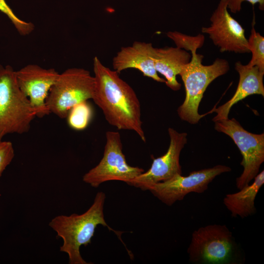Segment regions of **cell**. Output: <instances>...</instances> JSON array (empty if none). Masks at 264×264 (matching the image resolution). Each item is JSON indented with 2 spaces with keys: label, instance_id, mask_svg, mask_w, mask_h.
I'll list each match as a JSON object with an SVG mask.
<instances>
[{
  "label": "cell",
  "instance_id": "cell-1",
  "mask_svg": "<svg viewBox=\"0 0 264 264\" xmlns=\"http://www.w3.org/2000/svg\"><path fill=\"white\" fill-rule=\"evenodd\" d=\"M94 87L92 99L110 125L134 132L144 142L140 101L133 88L114 70L93 59Z\"/></svg>",
  "mask_w": 264,
  "mask_h": 264
},
{
  "label": "cell",
  "instance_id": "cell-2",
  "mask_svg": "<svg viewBox=\"0 0 264 264\" xmlns=\"http://www.w3.org/2000/svg\"><path fill=\"white\" fill-rule=\"evenodd\" d=\"M176 47L190 51L191 58L183 65L179 75L183 82L186 96L183 104L177 109L180 118L191 124H196L205 114L198 113V109L203 94L209 85L215 79L226 74L229 70L228 62L216 59L212 65L202 64L203 56L197 50L203 45L204 36L201 34L190 36L177 31L166 33Z\"/></svg>",
  "mask_w": 264,
  "mask_h": 264
},
{
  "label": "cell",
  "instance_id": "cell-3",
  "mask_svg": "<svg viewBox=\"0 0 264 264\" xmlns=\"http://www.w3.org/2000/svg\"><path fill=\"white\" fill-rule=\"evenodd\" d=\"M105 198V194L99 192L91 206L85 213L80 215H58L49 222V226L56 232L57 237L63 241L60 251L67 254L69 264H89L81 256L80 248L91 243L98 225L106 226L114 232L123 242L121 238L123 232L113 230L105 220L103 210Z\"/></svg>",
  "mask_w": 264,
  "mask_h": 264
},
{
  "label": "cell",
  "instance_id": "cell-4",
  "mask_svg": "<svg viewBox=\"0 0 264 264\" xmlns=\"http://www.w3.org/2000/svg\"><path fill=\"white\" fill-rule=\"evenodd\" d=\"M36 114L17 83L13 67L0 64V141L10 133L27 132Z\"/></svg>",
  "mask_w": 264,
  "mask_h": 264
},
{
  "label": "cell",
  "instance_id": "cell-5",
  "mask_svg": "<svg viewBox=\"0 0 264 264\" xmlns=\"http://www.w3.org/2000/svg\"><path fill=\"white\" fill-rule=\"evenodd\" d=\"M237 245L225 225L210 224L194 231L187 249L195 264H234Z\"/></svg>",
  "mask_w": 264,
  "mask_h": 264
},
{
  "label": "cell",
  "instance_id": "cell-6",
  "mask_svg": "<svg viewBox=\"0 0 264 264\" xmlns=\"http://www.w3.org/2000/svg\"><path fill=\"white\" fill-rule=\"evenodd\" d=\"M94 79L83 68H69L59 74L46 100L50 113L66 118L69 110L81 102L92 99Z\"/></svg>",
  "mask_w": 264,
  "mask_h": 264
},
{
  "label": "cell",
  "instance_id": "cell-7",
  "mask_svg": "<svg viewBox=\"0 0 264 264\" xmlns=\"http://www.w3.org/2000/svg\"><path fill=\"white\" fill-rule=\"evenodd\" d=\"M215 129L232 138L242 155L243 170L236 179L239 189L249 184L259 174L264 161V133L255 134L245 130L235 118L215 121Z\"/></svg>",
  "mask_w": 264,
  "mask_h": 264
},
{
  "label": "cell",
  "instance_id": "cell-8",
  "mask_svg": "<svg viewBox=\"0 0 264 264\" xmlns=\"http://www.w3.org/2000/svg\"><path fill=\"white\" fill-rule=\"evenodd\" d=\"M103 156L99 163L83 176V180L94 188L111 180L126 183L144 172L143 169L130 166L123 153L120 134L108 131Z\"/></svg>",
  "mask_w": 264,
  "mask_h": 264
},
{
  "label": "cell",
  "instance_id": "cell-9",
  "mask_svg": "<svg viewBox=\"0 0 264 264\" xmlns=\"http://www.w3.org/2000/svg\"><path fill=\"white\" fill-rule=\"evenodd\" d=\"M231 171L230 167L217 165L212 168L191 172L187 176L177 174L170 179L149 186V190L164 204L171 206L190 193H202L217 176Z\"/></svg>",
  "mask_w": 264,
  "mask_h": 264
},
{
  "label": "cell",
  "instance_id": "cell-10",
  "mask_svg": "<svg viewBox=\"0 0 264 264\" xmlns=\"http://www.w3.org/2000/svg\"><path fill=\"white\" fill-rule=\"evenodd\" d=\"M227 6V0H220L210 17V25L202 27L201 32L209 35L221 52L249 53L244 29L228 13Z\"/></svg>",
  "mask_w": 264,
  "mask_h": 264
},
{
  "label": "cell",
  "instance_id": "cell-11",
  "mask_svg": "<svg viewBox=\"0 0 264 264\" xmlns=\"http://www.w3.org/2000/svg\"><path fill=\"white\" fill-rule=\"evenodd\" d=\"M170 141L166 153L154 158L150 169L127 183V184L147 190L154 184L167 180L177 174H182L179 157L186 144L187 134L179 132L169 128L168 130Z\"/></svg>",
  "mask_w": 264,
  "mask_h": 264
},
{
  "label": "cell",
  "instance_id": "cell-12",
  "mask_svg": "<svg viewBox=\"0 0 264 264\" xmlns=\"http://www.w3.org/2000/svg\"><path fill=\"white\" fill-rule=\"evenodd\" d=\"M59 74L54 68L46 69L35 64L16 71L19 87L28 98L36 117L41 118L50 113L46 100Z\"/></svg>",
  "mask_w": 264,
  "mask_h": 264
},
{
  "label": "cell",
  "instance_id": "cell-13",
  "mask_svg": "<svg viewBox=\"0 0 264 264\" xmlns=\"http://www.w3.org/2000/svg\"><path fill=\"white\" fill-rule=\"evenodd\" d=\"M153 48L151 43L140 41H135L131 46L121 47L112 59L113 70L119 74L128 68L136 69L144 76L165 83V79L159 76L154 68L152 59Z\"/></svg>",
  "mask_w": 264,
  "mask_h": 264
},
{
  "label": "cell",
  "instance_id": "cell-14",
  "mask_svg": "<svg viewBox=\"0 0 264 264\" xmlns=\"http://www.w3.org/2000/svg\"><path fill=\"white\" fill-rule=\"evenodd\" d=\"M235 69L239 75L237 89L229 101L212 110V112L217 113L216 116L212 119L214 122L228 118L232 106L247 96L253 94L264 96V71L260 70L256 66L242 65L240 61L235 63Z\"/></svg>",
  "mask_w": 264,
  "mask_h": 264
},
{
  "label": "cell",
  "instance_id": "cell-15",
  "mask_svg": "<svg viewBox=\"0 0 264 264\" xmlns=\"http://www.w3.org/2000/svg\"><path fill=\"white\" fill-rule=\"evenodd\" d=\"M191 58L190 53L176 46L154 47L153 50L152 59L156 71L165 77L166 86L175 91L180 89L181 86L176 76Z\"/></svg>",
  "mask_w": 264,
  "mask_h": 264
},
{
  "label": "cell",
  "instance_id": "cell-16",
  "mask_svg": "<svg viewBox=\"0 0 264 264\" xmlns=\"http://www.w3.org/2000/svg\"><path fill=\"white\" fill-rule=\"evenodd\" d=\"M254 179L252 184L244 186L238 192L227 194L223 198V203L232 217L244 218L256 213L255 200L264 183V170Z\"/></svg>",
  "mask_w": 264,
  "mask_h": 264
},
{
  "label": "cell",
  "instance_id": "cell-17",
  "mask_svg": "<svg viewBox=\"0 0 264 264\" xmlns=\"http://www.w3.org/2000/svg\"><path fill=\"white\" fill-rule=\"evenodd\" d=\"M93 116V110L88 101H83L73 106L66 116L68 126L76 131L87 128Z\"/></svg>",
  "mask_w": 264,
  "mask_h": 264
},
{
  "label": "cell",
  "instance_id": "cell-18",
  "mask_svg": "<svg viewBox=\"0 0 264 264\" xmlns=\"http://www.w3.org/2000/svg\"><path fill=\"white\" fill-rule=\"evenodd\" d=\"M247 42L249 50L252 53L251 59L247 65L256 66L264 71V37L256 31L254 25Z\"/></svg>",
  "mask_w": 264,
  "mask_h": 264
},
{
  "label": "cell",
  "instance_id": "cell-19",
  "mask_svg": "<svg viewBox=\"0 0 264 264\" xmlns=\"http://www.w3.org/2000/svg\"><path fill=\"white\" fill-rule=\"evenodd\" d=\"M0 11L7 16L20 35H28L34 29V24L31 22L23 21L18 18L5 0H0Z\"/></svg>",
  "mask_w": 264,
  "mask_h": 264
},
{
  "label": "cell",
  "instance_id": "cell-20",
  "mask_svg": "<svg viewBox=\"0 0 264 264\" xmlns=\"http://www.w3.org/2000/svg\"><path fill=\"white\" fill-rule=\"evenodd\" d=\"M15 156L14 149L11 142L0 141V177Z\"/></svg>",
  "mask_w": 264,
  "mask_h": 264
},
{
  "label": "cell",
  "instance_id": "cell-21",
  "mask_svg": "<svg viewBox=\"0 0 264 264\" xmlns=\"http://www.w3.org/2000/svg\"><path fill=\"white\" fill-rule=\"evenodd\" d=\"M244 1H247L253 5L259 3L260 10L264 9V0H227V8H229L232 13H236L240 11L242 3Z\"/></svg>",
  "mask_w": 264,
  "mask_h": 264
}]
</instances>
